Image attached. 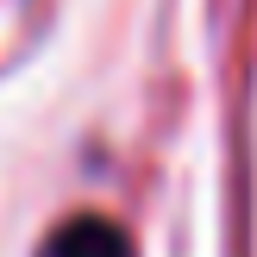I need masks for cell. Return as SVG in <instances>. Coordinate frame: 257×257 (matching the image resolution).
<instances>
[{
  "instance_id": "1",
  "label": "cell",
  "mask_w": 257,
  "mask_h": 257,
  "mask_svg": "<svg viewBox=\"0 0 257 257\" xmlns=\"http://www.w3.org/2000/svg\"><path fill=\"white\" fill-rule=\"evenodd\" d=\"M44 257H132V245H125V232L113 220H69L57 238L44 245Z\"/></svg>"
}]
</instances>
